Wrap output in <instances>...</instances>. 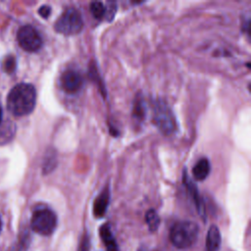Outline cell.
I'll use <instances>...</instances> for the list:
<instances>
[{"label":"cell","mask_w":251,"mask_h":251,"mask_svg":"<svg viewBox=\"0 0 251 251\" xmlns=\"http://www.w3.org/2000/svg\"><path fill=\"white\" fill-rule=\"evenodd\" d=\"M36 103V90L30 83H18L7 96V109L16 117L30 114Z\"/></svg>","instance_id":"6da1fadb"},{"label":"cell","mask_w":251,"mask_h":251,"mask_svg":"<svg viewBox=\"0 0 251 251\" xmlns=\"http://www.w3.org/2000/svg\"><path fill=\"white\" fill-rule=\"evenodd\" d=\"M199 226L191 221L176 223L170 230V240L178 249L191 247L198 238Z\"/></svg>","instance_id":"7a4b0ae2"},{"label":"cell","mask_w":251,"mask_h":251,"mask_svg":"<svg viewBox=\"0 0 251 251\" xmlns=\"http://www.w3.org/2000/svg\"><path fill=\"white\" fill-rule=\"evenodd\" d=\"M153 121L159 130L166 135L173 134L177 126L173 111L167 102L162 99H158L154 103Z\"/></svg>","instance_id":"3957f363"},{"label":"cell","mask_w":251,"mask_h":251,"mask_svg":"<svg viewBox=\"0 0 251 251\" xmlns=\"http://www.w3.org/2000/svg\"><path fill=\"white\" fill-rule=\"evenodd\" d=\"M57 32L64 35H74L81 31L83 21L79 12L75 8L66 9L54 25Z\"/></svg>","instance_id":"277c9868"},{"label":"cell","mask_w":251,"mask_h":251,"mask_svg":"<svg viewBox=\"0 0 251 251\" xmlns=\"http://www.w3.org/2000/svg\"><path fill=\"white\" fill-rule=\"evenodd\" d=\"M31 229L41 235H50L57 226L56 214L48 209L42 208L33 212L30 220Z\"/></svg>","instance_id":"5b68a950"},{"label":"cell","mask_w":251,"mask_h":251,"mask_svg":"<svg viewBox=\"0 0 251 251\" xmlns=\"http://www.w3.org/2000/svg\"><path fill=\"white\" fill-rule=\"evenodd\" d=\"M17 39L19 45L27 52H36L42 47L43 44L42 38L38 31L29 25L20 27L17 34Z\"/></svg>","instance_id":"8992f818"},{"label":"cell","mask_w":251,"mask_h":251,"mask_svg":"<svg viewBox=\"0 0 251 251\" xmlns=\"http://www.w3.org/2000/svg\"><path fill=\"white\" fill-rule=\"evenodd\" d=\"M83 84L81 75L74 70H68L61 75L62 88L68 93L77 92Z\"/></svg>","instance_id":"52a82bcc"},{"label":"cell","mask_w":251,"mask_h":251,"mask_svg":"<svg viewBox=\"0 0 251 251\" xmlns=\"http://www.w3.org/2000/svg\"><path fill=\"white\" fill-rule=\"evenodd\" d=\"M183 180H184V183L186 185V188L189 192V194L191 195L192 199H193V202L195 204V207H196V210L198 212V214L200 215V217L202 218L203 221H206V212H205V206L203 204V201L200 197V194L198 192V189H197V186L191 181L190 177L186 176V174L183 175Z\"/></svg>","instance_id":"ba28073f"},{"label":"cell","mask_w":251,"mask_h":251,"mask_svg":"<svg viewBox=\"0 0 251 251\" xmlns=\"http://www.w3.org/2000/svg\"><path fill=\"white\" fill-rule=\"evenodd\" d=\"M222 237L220 229L217 226L212 225L207 232L206 236V251H219L221 248Z\"/></svg>","instance_id":"9c48e42d"},{"label":"cell","mask_w":251,"mask_h":251,"mask_svg":"<svg viewBox=\"0 0 251 251\" xmlns=\"http://www.w3.org/2000/svg\"><path fill=\"white\" fill-rule=\"evenodd\" d=\"M99 233L103 243L106 246L107 251H119L118 244L116 242V239L114 237V234L112 232V229L109 224H105L101 226L99 229Z\"/></svg>","instance_id":"30bf717a"},{"label":"cell","mask_w":251,"mask_h":251,"mask_svg":"<svg viewBox=\"0 0 251 251\" xmlns=\"http://www.w3.org/2000/svg\"><path fill=\"white\" fill-rule=\"evenodd\" d=\"M211 166L207 158H201L192 169V175L196 180H204L210 174Z\"/></svg>","instance_id":"8fae6325"},{"label":"cell","mask_w":251,"mask_h":251,"mask_svg":"<svg viewBox=\"0 0 251 251\" xmlns=\"http://www.w3.org/2000/svg\"><path fill=\"white\" fill-rule=\"evenodd\" d=\"M109 191L108 189H105L95 200L93 205V214L97 218H101L105 215L108 205H109Z\"/></svg>","instance_id":"7c38bea8"},{"label":"cell","mask_w":251,"mask_h":251,"mask_svg":"<svg viewBox=\"0 0 251 251\" xmlns=\"http://www.w3.org/2000/svg\"><path fill=\"white\" fill-rule=\"evenodd\" d=\"M146 114V106H145V101L142 97V95L136 96L134 99V105L132 109V116L135 120L141 122L144 120Z\"/></svg>","instance_id":"4fadbf2b"},{"label":"cell","mask_w":251,"mask_h":251,"mask_svg":"<svg viewBox=\"0 0 251 251\" xmlns=\"http://www.w3.org/2000/svg\"><path fill=\"white\" fill-rule=\"evenodd\" d=\"M56 164H57L56 152L54 150H48L46 152V155L43 161V167H42L43 174H49L50 172H52L55 169Z\"/></svg>","instance_id":"5bb4252c"},{"label":"cell","mask_w":251,"mask_h":251,"mask_svg":"<svg viewBox=\"0 0 251 251\" xmlns=\"http://www.w3.org/2000/svg\"><path fill=\"white\" fill-rule=\"evenodd\" d=\"M145 222L150 231L154 232L160 226V217L154 209H149L145 214Z\"/></svg>","instance_id":"9a60e30c"},{"label":"cell","mask_w":251,"mask_h":251,"mask_svg":"<svg viewBox=\"0 0 251 251\" xmlns=\"http://www.w3.org/2000/svg\"><path fill=\"white\" fill-rule=\"evenodd\" d=\"M90 13L97 20H102L105 17V5L100 1H93L89 6Z\"/></svg>","instance_id":"2e32d148"},{"label":"cell","mask_w":251,"mask_h":251,"mask_svg":"<svg viewBox=\"0 0 251 251\" xmlns=\"http://www.w3.org/2000/svg\"><path fill=\"white\" fill-rule=\"evenodd\" d=\"M17 68V60L15 56L8 55L2 62V70L7 74H13Z\"/></svg>","instance_id":"e0dca14e"},{"label":"cell","mask_w":251,"mask_h":251,"mask_svg":"<svg viewBox=\"0 0 251 251\" xmlns=\"http://www.w3.org/2000/svg\"><path fill=\"white\" fill-rule=\"evenodd\" d=\"M117 3L115 1H108L105 5V19L107 21H112L117 12Z\"/></svg>","instance_id":"ac0fdd59"},{"label":"cell","mask_w":251,"mask_h":251,"mask_svg":"<svg viewBox=\"0 0 251 251\" xmlns=\"http://www.w3.org/2000/svg\"><path fill=\"white\" fill-rule=\"evenodd\" d=\"M77 251H90V239L87 234H84L81 238Z\"/></svg>","instance_id":"d6986e66"},{"label":"cell","mask_w":251,"mask_h":251,"mask_svg":"<svg viewBox=\"0 0 251 251\" xmlns=\"http://www.w3.org/2000/svg\"><path fill=\"white\" fill-rule=\"evenodd\" d=\"M38 13H39V15H40L42 18L46 19V18H48L49 15L51 14V7L48 6V5H43V6H41V7L39 8Z\"/></svg>","instance_id":"ffe728a7"},{"label":"cell","mask_w":251,"mask_h":251,"mask_svg":"<svg viewBox=\"0 0 251 251\" xmlns=\"http://www.w3.org/2000/svg\"><path fill=\"white\" fill-rule=\"evenodd\" d=\"M2 116H3V113H2V108L0 107V124L2 122Z\"/></svg>","instance_id":"44dd1931"},{"label":"cell","mask_w":251,"mask_h":251,"mask_svg":"<svg viewBox=\"0 0 251 251\" xmlns=\"http://www.w3.org/2000/svg\"><path fill=\"white\" fill-rule=\"evenodd\" d=\"M1 226H2V223H1V219H0V230H1Z\"/></svg>","instance_id":"7402d4cb"}]
</instances>
